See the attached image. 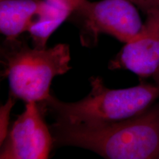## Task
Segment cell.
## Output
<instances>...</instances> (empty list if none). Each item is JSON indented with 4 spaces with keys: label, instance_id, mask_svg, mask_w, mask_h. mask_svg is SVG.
Returning <instances> with one entry per match:
<instances>
[{
    "label": "cell",
    "instance_id": "3957f363",
    "mask_svg": "<svg viewBox=\"0 0 159 159\" xmlns=\"http://www.w3.org/2000/svg\"><path fill=\"white\" fill-rule=\"evenodd\" d=\"M1 49L2 75L8 80L11 95L25 102L43 103L52 97V80L71 69L67 43L50 48H31L16 38L6 39Z\"/></svg>",
    "mask_w": 159,
    "mask_h": 159
},
{
    "label": "cell",
    "instance_id": "277c9868",
    "mask_svg": "<svg viewBox=\"0 0 159 159\" xmlns=\"http://www.w3.org/2000/svg\"><path fill=\"white\" fill-rule=\"evenodd\" d=\"M138 7L129 0H83L72 11L80 25L81 44L92 47L101 34H108L126 43L142 29Z\"/></svg>",
    "mask_w": 159,
    "mask_h": 159
},
{
    "label": "cell",
    "instance_id": "5b68a950",
    "mask_svg": "<svg viewBox=\"0 0 159 159\" xmlns=\"http://www.w3.org/2000/svg\"><path fill=\"white\" fill-rule=\"evenodd\" d=\"M53 141L38 102H26L25 111L13 123L1 144L0 158H47Z\"/></svg>",
    "mask_w": 159,
    "mask_h": 159
},
{
    "label": "cell",
    "instance_id": "7c38bea8",
    "mask_svg": "<svg viewBox=\"0 0 159 159\" xmlns=\"http://www.w3.org/2000/svg\"><path fill=\"white\" fill-rule=\"evenodd\" d=\"M158 158H159V156H158Z\"/></svg>",
    "mask_w": 159,
    "mask_h": 159
},
{
    "label": "cell",
    "instance_id": "52a82bcc",
    "mask_svg": "<svg viewBox=\"0 0 159 159\" xmlns=\"http://www.w3.org/2000/svg\"><path fill=\"white\" fill-rule=\"evenodd\" d=\"M41 6L39 0H1L0 31L6 39H15L27 31Z\"/></svg>",
    "mask_w": 159,
    "mask_h": 159
},
{
    "label": "cell",
    "instance_id": "6da1fadb",
    "mask_svg": "<svg viewBox=\"0 0 159 159\" xmlns=\"http://www.w3.org/2000/svg\"><path fill=\"white\" fill-rule=\"evenodd\" d=\"M57 144L82 148L108 159H152L159 156V106L130 119L88 127L55 123Z\"/></svg>",
    "mask_w": 159,
    "mask_h": 159
},
{
    "label": "cell",
    "instance_id": "8fae6325",
    "mask_svg": "<svg viewBox=\"0 0 159 159\" xmlns=\"http://www.w3.org/2000/svg\"><path fill=\"white\" fill-rule=\"evenodd\" d=\"M49 1L55 2L62 3L63 5H67L74 11L76 7L80 4L83 0H49Z\"/></svg>",
    "mask_w": 159,
    "mask_h": 159
},
{
    "label": "cell",
    "instance_id": "ba28073f",
    "mask_svg": "<svg viewBox=\"0 0 159 159\" xmlns=\"http://www.w3.org/2000/svg\"><path fill=\"white\" fill-rule=\"evenodd\" d=\"M73 10L62 3L49 0L41 1L38 13L27 29L34 47L45 48L54 32L71 14Z\"/></svg>",
    "mask_w": 159,
    "mask_h": 159
},
{
    "label": "cell",
    "instance_id": "7a4b0ae2",
    "mask_svg": "<svg viewBox=\"0 0 159 159\" xmlns=\"http://www.w3.org/2000/svg\"><path fill=\"white\" fill-rule=\"evenodd\" d=\"M89 80L90 93L77 102H61L52 96L43 102L55 116V123L92 127L119 122L144 112L159 97L156 84L111 89L100 77H91Z\"/></svg>",
    "mask_w": 159,
    "mask_h": 159
},
{
    "label": "cell",
    "instance_id": "8992f818",
    "mask_svg": "<svg viewBox=\"0 0 159 159\" xmlns=\"http://www.w3.org/2000/svg\"><path fill=\"white\" fill-rule=\"evenodd\" d=\"M108 68L126 69L141 77H151L159 85V10L147 14L140 33L125 43Z\"/></svg>",
    "mask_w": 159,
    "mask_h": 159
},
{
    "label": "cell",
    "instance_id": "30bf717a",
    "mask_svg": "<svg viewBox=\"0 0 159 159\" xmlns=\"http://www.w3.org/2000/svg\"><path fill=\"white\" fill-rule=\"evenodd\" d=\"M138 8L148 14L151 12L159 10V0H129Z\"/></svg>",
    "mask_w": 159,
    "mask_h": 159
},
{
    "label": "cell",
    "instance_id": "9c48e42d",
    "mask_svg": "<svg viewBox=\"0 0 159 159\" xmlns=\"http://www.w3.org/2000/svg\"><path fill=\"white\" fill-rule=\"evenodd\" d=\"M16 99L12 95L7 99L3 105L0 108V144H2L7 134L9 132V121L10 115L13 107L16 104Z\"/></svg>",
    "mask_w": 159,
    "mask_h": 159
}]
</instances>
